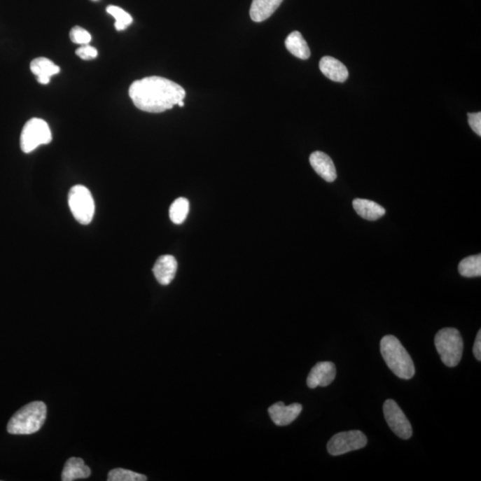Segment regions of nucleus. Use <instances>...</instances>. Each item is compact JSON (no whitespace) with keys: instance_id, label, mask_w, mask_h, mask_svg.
I'll use <instances>...</instances> for the list:
<instances>
[{"instance_id":"nucleus-1","label":"nucleus","mask_w":481,"mask_h":481,"mask_svg":"<svg viewBox=\"0 0 481 481\" xmlns=\"http://www.w3.org/2000/svg\"><path fill=\"white\" fill-rule=\"evenodd\" d=\"M130 97L137 109L160 113L172 109L184 101L186 90L168 78L151 76L134 81L129 90Z\"/></svg>"},{"instance_id":"nucleus-2","label":"nucleus","mask_w":481,"mask_h":481,"mask_svg":"<svg viewBox=\"0 0 481 481\" xmlns=\"http://www.w3.org/2000/svg\"><path fill=\"white\" fill-rule=\"evenodd\" d=\"M379 348L386 364L395 375L404 379L414 377L415 368L413 359L397 337L384 336L381 340Z\"/></svg>"},{"instance_id":"nucleus-3","label":"nucleus","mask_w":481,"mask_h":481,"mask_svg":"<svg viewBox=\"0 0 481 481\" xmlns=\"http://www.w3.org/2000/svg\"><path fill=\"white\" fill-rule=\"evenodd\" d=\"M47 418V405L41 401L32 402L13 415L8 431L13 435H31L38 433Z\"/></svg>"},{"instance_id":"nucleus-4","label":"nucleus","mask_w":481,"mask_h":481,"mask_svg":"<svg viewBox=\"0 0 481 481\" xmlns=\"http://www.w3.org/2000/svg\"><path fill=\"white\" fill-rule=\"evenodd\" d=\"M434 342L445 365L454 368L459 364L463 351V340L459 330L451 327L441 329L435 336Z\"/></svg>"},{"instance_id":"nucleus-5","label":"nucleus","mask_w":481,"mask_h":481,"mask_svg":"<svg viewBox=\"0 0 481 481\" xmlns=\"http://www.w3.org/2000/svg\"><path fill=\"white\" fill-rule=\"evenodd\" d=\"M51 141L52 133L48 124L44 120L32 118L22 130L20 145L22 152L29 153L39 146L48 145Z\"/></svg>"},{"instance_id":"nucleus-6","label":"nucleus","mask_w":481,"mask_h":481,"mask_svg":"<svg viewBox=\"0 0 481 481\" xmlns=\"http://www.w3.org/2000/svg\"><path fill=\"white\" fill-rule=\"evenodd\" d=\"M69 206L78 223H91L95 214V202L90 190L84 186H75L69 192Z\"/></svg>"},{"instance_id":"nucleus-7","label":"nucleus","mask_w":481,"mask_h":481,"mask_svg":"<svg viewBox=\"0 0 481 481\" xmlns=\"http://www.w3.org/2000/svg\"><path fill=\"white\" fill-rule=\"evenodd\" d=\"M368 444V438L360 431H343L337 433L327 444V450L332 456H340L351 451L361 449Z\"/></svg>"},{"instance_id":"nucleus-8","label":"nucleus","mask_w":481,"mask_h":481,"mask_svg":"<svg viewBox=\"0 0 481 481\" xmlns=\"http://www.w3.org/2000/svg\"><path fill=\"white\" fill-rule=\"evenodd\" d=\"M384 414L389 427L398 437L403 440H408L412 437L413 428H412L410 421L393 399H388L385 401Z\"/></svg>"},{"instance_id":"nucleus-9","label":"nucleus","mask_w":481,"mask_h":481,"mask_svg":"<svg viewBox=\"0 0 481 481\" xmlns=\"http://www.w3.org/2000/svg\"><path fill=\"white\" fill-rule=\"evenodd\" d=\"M336 376L335 365L332 362H319L314 366L307 379V384L310 389L326 387L335 381Z\"/></svg>"},{"instance_id":"nucleus-10","label":"nucleus","mask_w":481,"mask_h":481,"mask_svg":"<svg viewBox=\"0 0 481 481\" xmlns=\"http://www.w3.org/2000/svg\"><path fill=\"white\" fill-rule=\"evenodd\" d=\"M302 405L294 403L286 405L284 402H278V403L274 404L268 408L270 417L272 419L274 424L278 426H286V425L292 424L302 413Z\"/></svg>"},{"instance_id":"nucleus-11","label":"nucleus","mask_w":481,"mask_h":481,"mask_svg":"<svg viewBox=\"0 0 481 481\" xmlns=\"http://www.w3.org/2000/svg\"><path fill=\"white\" fill-rule=\"evenodd\" d=\"M178 270V261L172 255H162L153 268V274L162 286H169L174 279Z\"/></svg>"},{"instance_id":"nucleus-12","label":"nucleus","mask_w":481,"mask_h":481,"mask_svg":"<svg viewBox=\"0 0 481 481\" xmlns=\"http://www.w3.org/2000/svg\"><path fill=\"white\" fill-rule=\"evenodd\" d=\"M309 162L321 178L329 183L335 181L337 173L335 163L326 153L319 151L314 152L309 157Z\"/></svg>"},{"instance_id":"nucleus-13","label":"nucleus","mask_w":481,"mask_h":481,"mask_svg":"<svg viewBox=\"0 0 481 481\" xmlns=\"http://www.w3.org/2000/svg\"><path fill=\"white\" fill-rule=\"evenodd\" d=\"M319 68L326 77L335 83H344L349 77L348 69L345 65L332 57L321 59Z\"/></svg>"},{"instance_id":"nucleus-14","label":"nucleus","mask_w":481,"mask_h":481,"mask_svg":"<svg viewBox=\"0 0 481 481\" xmlns=\"http://www.w3.org/2000/svg\"><path fill=\"white\" fill-rule=\"evenodd\" d=\"M31 71L37 77L39 83L47 85L50 83L51 77L60 73V67L48 58L39 57L32 61Z\"/></svg>"},{"instance_id":"nucleus-15","label":"nucleus","mask_w":481,"mask_h":481,"mask_svg":"<svg viewBox=\"0 0 481 481\" xmlns=\"http://www.w3.org/2000/svg\"><path fill=\"white\" fill-rule=\"evenodd\" d=\"M284 0H253L250 9L251 20L261 22L270 18L282 4Z\"/></svg>"},{"instance_id":"nucleus-16","label":"nucleus","mask_w":481,"mask_h":481,"mask_svg":"<svg viewBox=\"0 0 481 481\" xmlns=\"http://www.w3.org/2000/svg\"><path fill=\"white\" fill-rule=\"evenodd\" d=\"M91 474L90 467L84 463V460L78 457H71L65 463L62 473V480L74 481L81 479H87Z\"/></svg>"},{"instance_id":"nucleus-17","label":"nucleus","mask_w":481,"mask_h":481,"mask_svg":"<svg viewBox=\"0 0 481 481\" xmlns=\"http://www.w3.org/2000/svg\"><path fill=\"white\" fill-rule=\"evenodd\" d=\"M353 208L360 217L366 221H377L386 214L385 209L377 202L370 200L356 198L353 201Z\"/></svg>"},{"instance_id":"nucleus-18","label":"nucleus","mask_w":481,"mask_h":481,"mask_svg":"<svg viewBox=\"0 0 481 481\" xmlns=\"http://www.w3.org/2000/svg\"><path fill=\"white\" fill-rule=\"evenodd\" d=\"M284 44H286L287 50L291 54H293L294 57L302 59V60H307L312 55L309 45H307L305 39L303 38L300 32H293L289 34Z\"/></svg>"},{"instance_id":"nucleus-19","label":"nucleus","mask_w":481,"mask_h":481,"mask_svg":"<svg viewBox=\"0 0 481 481\" xmlns=\"http://www.w3.org/2000/svg\"><path fill=\"white\" fill-rule=\"evenodd\" d=\"M458 271L464 277H477L481 276L480 254L463 258L458 266Z\"/></svg>"},{"instance_id":"nucleus-20","label":"nucleus","mask_w":481,"mask_h":481,"mask_svg":"<svg viewBox=\"0 0 481 481\" xmlns=\"http://www.w3.org/2000/svg\"><path fill=\"white\" fill-rule=\"evenodd\" d=\"M190 204L188 199L179 197L173 202L169 208V218L173 223L180 225L184 223L188 218Z\"/></svg>"},{"instance_id":"nucleus-21","label":"nucleus","mask_w":481,"mask_h":481,"mask_svg":"<svg viewBox=\"0 0 481 481\" xmlns=\"http://www.w3.org/2000/svg\"><path fill=\"white\" fill-rule=\"evenodd\" d=\"M106 11L108 14L113 16V18L116 19L114 26H116L118 32L124 31L133 22L132 16L119 6H109L106 8Z\"/></svg>"},{"instance_id":"nucleus-22","label":"nucleus","mask_w":481,"mask_h":481,"mask_svg":"<svg viewBox=\"0 0 481 481\" xmlns=\"http://www.w3.org/2000/svg\"><path fill=\"white\" fill-rule=\"evenodd\" d=\"M108 481H146L147 477L143 474L132 472V470L122 469H113L108 473Z\"/></svg>"},{"instance_id":"nucleus-23","label":"nucleus","mask_w":481,"mask_h":481,"mask_svg":"<svg viewBox=\"0 0 481 481\" xmlns=\"http://www.w3.org/2000/svg\"><path fill=\"white\" fill-rule=\"evenodd\" d=\"M71 41L75 44L78 45H88L91 41V35L90 32L80 26H75L70 32Z\"/></svg>"},{"instance_id":"nucleus-24","label":"nucleus","mask_w":481,"mask_h":481,"mask_svg":"<svg viewBox=\"0 0 481 481\" xmlns=\"http://www.w3.org/2000/svg\"><path fill=\"white\" fill-rule=\"evenodd\" d=\"M76 55L78 57L83 59V60L90 61L97 57L98 52L97 48L88 44L81 46V47L78 48L76 50Z\"/></svg>"},{"instance_id":"nucleus-25","label":"nucleus","mask_w":481,"mask_h":481,"mask_svg":"<svg viewBox=\"0 0 481 481\" xmlns=\"http://www.w3.org/2000/svg\"><path fill=\"white\" fill-rule=\"evenodd\" d=\"M468 123L477 136H481V113H468Z\"/></svg>"},{"instance_id":"nucleus-26","label":"nucleus","mask_w":481,"mask_h":481,"mask_svg":"<svg viewBox=\"0 0 481 481\" xmlns=\"http://www.w3.org/2000/svg\"><path fill=\"white\" fill-rule=\"evenodd\" d=\"M473 354H474V356H475L476 359L479 360V361H480V360H481V330H479V332H477L475 342H474Z\"/></svg>"},{"instance_id":"nucleus-27","label":"nucleus","mask_w":481,"mask_h":481,"mask_svg":"<svg viewBox=\"0 0 481 481\" xmlns=\"http://www.w3.org/2000/svg\"><path fill=\"white\" fill-rule=\"evenodd\" d=\"M178 106L180 107L184 106H185L184 101H180V102H179V104H178Z\"/></svg>"}]
</instances>
